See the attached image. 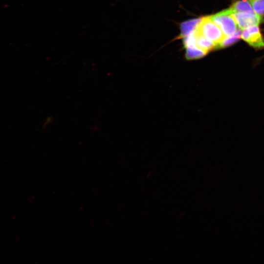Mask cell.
Masks as SVG:
<instances>
[{
  "label": "cell",
  "mask_w": 264,
  "mask_h": 264,
  "mask_svg": "<svg viewBox=\"0 0 264 264\" xmlns=\"http://www.w3.org/2000/svg\"><path fill=\"white\" fill-rule=\"evenodd\" d=\"M196 28L204 37L215 43L216 45L226 38L220 27L209 16L199 19Z\"/></svg>",
  "instance_id": "1"
},
{
  "label": "cell",
  "mask_w": 264,
  "mask_h": 264,
  "mask_svg": "<svg viewBox=\"0 0 264 264\" xmlns=\"http://www.w3.org/2000/svg\"><path fill=\"white\" fill-rule=\"evenodd\" d=\"M210 18L220 27L226 37L237 31V24L228 9L209 16Z\"/></svg>",
  "instance_id": "2"
},
{
  "label": "cell",
  "mask_w": 264,
  "mask_h": 264,
  "mask_svg": "<svg viewBox=\"0 0 264 264\" xmlns=\"http://www.w3.org/2000/svg\"><path fill=\"white\" fill-rule=\"evenodd\" d=\"M232 15L237 26L242 30L251 26L258 25L262 21L261 15L255 12H239Z\"/></svg>",
  "instance_id": "3"
},
{
  "label": "cell",
  "mask_w": 264,
  "mask_h": 264,
  "mask_svg": "<svg viewBox=\"0 0 264 264\" xmlns=\"http://www.w3.org/2000/svg\"><path fill=\"white\" fill-rule=\"evenodd\" d=\"M241 38L249 45L256 49L264 48V39L258 25L242 30Z\"/></svg>",
  "instance_id": "4"
},
{
  "label": "cell",
  "mask_w": 264,
  "mask_h": 264,
  "mask_svg": "<svg viewBox=\"0 0 264 264\" xmlns=\"http://www.w3.org/2000/svg\"><path fill=\"white\" fill-rule=\"evenodd\" d=\"M228 9L231 14L239 12H254L251 4L247 0L236 1Z\"/></svg>",
  "instance_id": "5"
},
{
  "label": "cell",
  "mask_w": 264,
  "mask_h": 264,
  "mask_svg": "<svg viewBox=\"0 0 264 264\" xmlns=\"http://www.w3.org/2000/svg\"><path fill=\"white\" fill-rule=\"evenodd\" d=\"M241 34L240 31L237 30L234 35L226 37L222 42L216 45L215 48H222L234 44L241 38Z\"/></svg>",
  "instance_id": "6"
},
{
  "label": "cell",
  "mask_w": 264,
  "mask_h": 264,
  "mask_svg": "<svg viewBox=\"0 0 264 264\" xmlns=\"http://www.w3.org/2000/svg\"><path fill=\"white\" fill-rule=\"evenodd\" d=\"M254 11L260 15H264V0H247Z\"/></svg>",
  "instance_id": "7"
}]
</instances>
